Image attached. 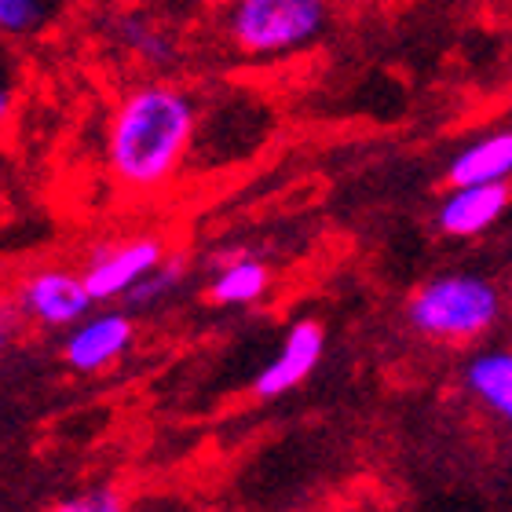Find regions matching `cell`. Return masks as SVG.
I'll use <instances>...</instances> for the list:
<instances>
[{
  "label": "cell",
  "instance_id": "4",
  "mask_svg": "<svg viewBox=\"0 0 512 512\" xmlns=\"http://www.w3.org/2000/svg\"><path fill=\"white\" fill-rule=\"evenodd\" d=\"M11 308L37 330H70L96 308L81 267L41 264L26 271L11 289Z\"/></svg>",
  "mask_w": 512,
  "mask_h": 512
},
{
  "label": "cell",
  "instance_id": "12",
  "mask_svg": "<svg viewBox=\"0 0 512 512\" xmlns=\"http://www.w3.org/2000/svg\"><path fill=\"white\" fill-rule=\"evenodd\" d=\"M512 180V128H494L487 136L472 139L450 158L447 183H498Z\"/></svg>",
  "mask_w": 512,
  "mask_h": 512
},
{
  "label": "cell",
  "instance_id": "8",
  "mask_svg": "<svg viewBox=\"0 0 512 512\" xmlns=\"http://www.w3.org/2000/svg\"><path fill=\"white\" fill-rule=\"evenodd\" d=\"M512 205V187L509 180L498 183H461V187H450V194L439 202L436 227L439 235L447 238H480L487 235Z\"/></svg>",
  "mask_w": 512,
  "mask_h": 512
},
{
  "label": "cell",
  "instance_id": "17",
  "mask_svg": "<svg viewBox=\"0 0 512 512\" xmlns=\"http://www.w3.org/2000/svg\"><path fill=\"white\" fill-rule=\"evenodd\" d=\"M509 103H512V96H509Z\"/></svg>",
  "mask_w": 512,
  "mask_h": 512
},
{
  "label": "cell",
  "instance_id": "6",
  "mask_svg": "<svg viewBox=\"0 0 512 512\" xmlns=\"http://www.w3.org/2000/svg\"><path fill=\"white\" fill-rule=\"evenodd\" d=\"M132 341H136V322L128 311H88L77 326L66 330L59 355L74 374L92 377L121 363Z\"/></svg>",
  "mask_w": 512,
  "mask_h": 512
},
{
  "label": "cell",
  "instance_id": "11",
  "mask_svg": "<svg viewBox=\"0 0 512 512\" xmlns=\"http://www.w3.org/2000/svg\"><path fill=\"white\" fill-rule=\"evenodd\" d=\"M271 289V267L246 249H227L213 260L209 304L216 308H249Z\"/></svg>",
  "mask_w": 512,
  "mask_h": 512
},
{
  "label": "cell",
  "instance_id": "1",
  "mask_svg": "<svg viewBox=\"0 0 512 512\" xmlns=\"http://www.w3.org/2000/svg\"><path fill=\"white\" fill-rule=\"evenodd\" d=\"M198 136V107L187 88L143 77L118 96L107 121V169L132 194L165 191Z\"/></svg>",
  "mask_w": 512,
  "mask_h": 512
},
{
  "label": "cell",
  "instance_id": "9",
  "mask_svg": "<svg viewBox=\"0 0 512 512\" xmlns=\"http://www.w3.org/2000/svg\"><path fill=\"white\" fill-rule=\"evenodd\" d=\"M107 41L118 48L125 59L139 66V70H150V74H165L180 63V44L172 37L158 19H150L143 11H118L110 15L107 22Z\"/></svg>",
  "mask_w": 512,
  "mask_h": 512
},
{
  "label": "cell",
  "instance_id": "13",
  "mask_svg": "<svg viewBox=\"0 0 512 512\" xmlns=\"http://www.w3.org/2000/svg\"><path fill=\"white\" fill-rule=\"evenodd\" d=\"M74 0H0V33L8 41H33L55 30Z\"/></svg>",
  "mask_w": 512,
  "mask_h": 512
},
{
  "label": "cell",
  "instance_id": "3",
  "mask_svg": "<svg viewBox=\"0 0 512 512\" xmlns=\"http://www.w3.org/2000/svg\"><path fill=\"white\" fill-rule=\"evenodd\" d=\"M330 26V0H224L220 41L238 59H286L308 52Z\"/></svg>",
  "mask_w": 512,
  "mask_h": 512
},
{
  "label": "cell",
  "instance_id": "2",
  "mask_svg": "<svg viewBox=\"0 0 512 512\" xmlns=\"http://www.w3.org/2000/svg\"><path fill=\"white\" fill-rule=\"evenodd\" d=\"M509 297L487 275L450 271L421 282L406 300V322L425 341L476 344L491 337L505 319Z\"/></svg>",
  "mask_w": 512,
  "mask_h": 512
},
{
  "label": "cell",
  "instance_id": "14",
  "mask_svg": "<svg viewBox=\"0 0 512 512\" xmlns=\"http://www.w3.org/2000/svg\"><path fill=\"white\" fill-rule=\"evenodd\" d=\"M183 275H187V260H183V256H165L136 289H128V297H125L128 311H147V308H154L158 300L172 297V293L180 289Z\"/></svg>",
  "mask_w": 512,
  "mask_h": 512
},
{
  "label": "cell",
  "instance_id": "16",
  "mask_svg": "<svg viewBox=\"0 0 512 512\" xmlns=\"http://www.w3.org/2000/svg\"><path fill=\"white\" fill-rule=\"evenodd\" d=\"M505 297H509V311H512V282H509V293H505Z\"/></svg>",
  "mask_w": 512,
  "mask_h": 512
},
{
  "label": "cell",
  "instance_id": "7",
  "mask_svg": "<svg viewBox=\"0 0 512 512\" xmlns=\"http://www.w3.org/2000/svg\"><path fill=\"white\" fill-rule=\"evenodd\" d=\"M322 352H326V330H322V322L297 319L286 330L282 344H278L275 359L253 377V395L256 399H282V395H289L319 370Z\"/></svg>",
  "mask_w": 512,
  "mask_h": 512
},
{
  "label": "cell",
  "instance_id": "10",
  "mask_svg": "<svg viewBox=\"0 0 512 512\" xmlns=\"http://www.w3.org/2000/svg\"><path fill=\"white\" fill-rule=\"evenodd\" d=\"M461 384L472 395V403L512 428V344L472 352L469 363L461 366Z\"/></svg>",
  "mask_w": 512,
  "mask_h": 512
},
{
  "label": "cell",
  "instance_id": "15",
  "mask_svg": "<svg viewBox=\"0 0 512 512\" xmlns=\"http://www.w3.org/2000/svg\"><path fill=\"white\" fill-rule=\"evenodd\" d=\"M55 509L59 512H121L125 509V498H121L114 487H88V491L66 494Z\"/></svg>",
  "mask_w": 512,
  "mask_h": 512
},
{
  "label": "cell",
  "instance_id": "5",
  "mask_svg": "<svg viewBox=\"0 0 512 512\" xmlns=\"http://www.w3.org/2000/svg\"><path fill=\"white\" fill-rule=\"evenodd\" d=\"M165 256L169 253L158 235H128L92 249V256L81 264V275L96 304H114L125 300L128 289H136Z\"/></svg>",
  "mask_w": 512,
  "mask_h": 512
}]
</instances>
